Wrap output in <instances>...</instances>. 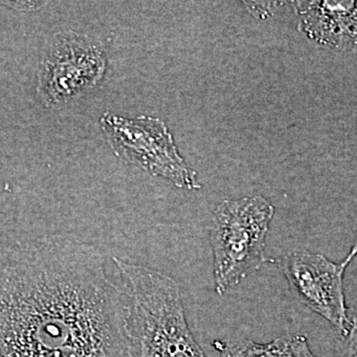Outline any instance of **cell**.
Wrapping results in <instances>:
<instances>
[{"instance_id": "277c9868", "label": "cell", "mask_w": 357, "mask_h": 357, "mask_svg": "<svg viewBox=\"0 0 357 357\" xmlns=\"http://www.w3.org/2000/svg\"><path fill=\"white\" fill-rule=\"evenodd\" d=\"M100 128L122 161L165 178L180 189H201L197 173L178 154L172 134L161 119L147 115L128 119L107 112L100 119Z\"/></svg>"}, {"instance_id": "30bf717a", "label": "cell", "mask_w": 357, "mask_h": 357, "mask_svg": "<svg viewBox=\"0 0 357 357\" xmlns=\"http://www.w3.org/2000/svg\"><path fill=\"white\" fill-rule=\"evenodd\" d=\"M45 1H0V6L9 7L18 11H34L46 6Z\"/></svg>"}, {"instance_id": "7a4b0ae2", "label": "cell", "mask_w": 357, "mask_h": 357, "mask_svg": "<svg viewBox=\"0 0 357 357\" xmlns=\"http://www.w3.org/2000/svg\"><path fill=\"white\" fill-rule=\"evenodd\" d=\"M112 262L126 302L129 357H206L188 326L177 282L115 256Z\"/></svg>"}, {"instance_id": "9c48e42d", "label": "cell", "mask_w": 357, "mask_h": 357, "mask_svg": "<svg viewBox=\"0 0 357 357\" xmlns=\"http://www.w3.org/2000/svg\"><path fill=\"white\" fill-rule=\"evenodd\" d=\"M344 357H357V318L351 319L349 333L345 337Z\"/></svg>"}, {"instance_id": "ba28073f", "label": "cell", "mask_w": 357, "mask_h": 357, "mask_svg": "<svg viewBox=\"0 0 357 357\" xmlns=\"http://www.w3.org/2000/svg\"><path fill=\"white\" fill-rule=\"evenodd\" d=\"M220 357H318L310 349L307 338L300 335H285L267 344L249 340L215 342Z\"/></svg>"}, {"instance_id": "6da1fadb", "label": "cell", "mask_w": 357, "mask_h": 357, "mask_svg": "<svg viewBox=\"0 0 357 357\" xmlns=\"http://www.w3.org/2000/svg\"><path fill=\"white\" fill-rule=\"evenodd\" d=\"M0 357H129L123 291L100 249L56 236L0 255Z\"/></svg>"}, {"instance_id": "3957f363", "label": "cell", "mask_w": 357, "mask_h": 357, "mask_svg": "<svg viewBox=\"0 0 357 357\" xmlns=\"http://www.w3.org/2000/svg\"><path fill=\"white\" fill-rule=\"evenodd\" d=\"M275 208L261 196L225 199L211 223L215 291L223 295L267 261L266 237Z\"/></svg>"}, {"instance_id": "5b68a950", "label": "cell", "mask_w": 357, "mask_h": 357, "mask_svg": "<svg viewBox=\"0 0 357 357\" xmlns=\"http://www.w3.org/2000/svg\"><path fill=\"white\" fill-rule=\"evenodd\" d=\"M107 56L100 43L79 33L54 35L42 56L37 93L49 109L81 98L102 83Z\"/></svg>"}, {"instance_id": "8fae6325", "label": "cell", "mask_w": 357, "mask_h": 357, "mask_svg": "<svg viewBox=\"0 0 357 357\" xmlns=\"http://www.w3.org/2000/svg\"><path fill=\"white\" fill-rule=\"evenodd\" d=\"M357 255V236L356 241H354V245L351 248V251H349V255H347V257L344 258V261L342 262V264L344 265L345 268L349 266V263L354 260V258Z\"/></svg>"}, {"instance_id": "52a82bcc", "label": "cell", "mask_w": 357, "mask_h": 357, "mask_svg": "<svg viewBox=\"0 0 357 357\" xmlns=\"http://www.w3.org/2000/svg\"><path fill=\"white\" fill-rule=\"evenodd\" d=\"M299 28L310 39L328 48L357 49V1H304L296 3Z\"/></svg>"}, {"instance_id": "8992f818", "label": "cell", "mask_w": 357, "mask_h": 357, "mask_svg": "<svg viewBox=\"0 0 357 357\" xmlns=\"http://www.w3.org/2000/svg\"><path fill=\"white\" fill-rule=\"evenodd\" d=\"M345 269L342 263L306 249L290 251L282 260V270L294 295L344 337L351 324L345 304Z\"/></svg>"}]
</instances>
